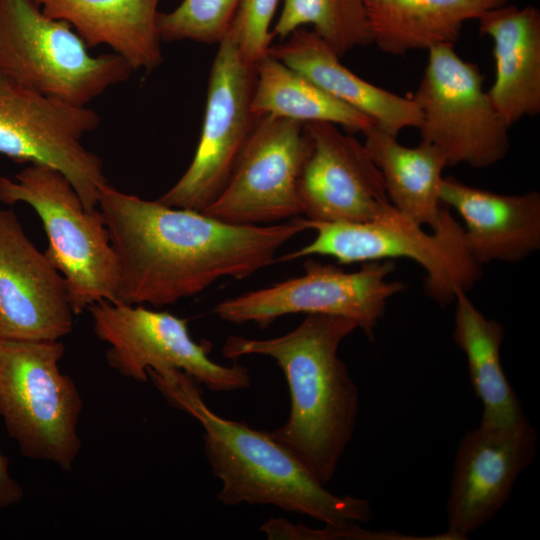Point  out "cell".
<instances>
[{
  "label": "cell",
  "instance_id": "obj_1",
  "mask_svg": "<svg viewBox=\"0 0 540 540\" xmlns=\"http://www.w3.org/2000/svg\"><path fill=\"white\" fill-rule=\"evenodd\" d=\"M97 207L119 266L116 303L131 305L162 307L199 294L223 277L246 278L270 265L282 245L307 230L301 218L231 224L144 200L108 182L99 188Z\"/></svg>",
  "mask_w": 540,
  "mask_h": 540
},
{
  "label": "cell",
  "instance_id": "obj_2",
  "mask_svg": "<svg viewBox=\"0 0 540 540\" xmlns=\"http://www.w3.org/2000/svg\"><path fill=\"white\" fill-rule=\"evenodd\" d=\"M357 328L346 317L307 314L284 335L270 339L232 335L222 348L226 358L262 355L281 368L290 391V413L269 433L324 485L334 477L356 426L359 392L338 349Z\"/></svg>",
  "mask_w": 540,
  "mask_h": 540
},
{
  "label": "cell",
  "instance_id": "obj_3",
  "mask_svg": "<svg viewBox=\"0 0 540 540\" xmlns=\"http://www.w3.org/2000/svg\"><path fill=\"white\" fill-rule=\"evenodd\" d=\"M147 375L168 403L203 428L206 458L221 482L217 497L223 504L272 505L331 525L372 517L366 499L331 493L269 432L213 412L202 398L200 384L185 372L148 370Z\"/></svg>",
  "mask_w": 540,
  "mask_h": 540
},
{
  "label": "cell",
  "instance_id": "obj_4",
  "mask_svg": "<svg viewBox=\"0 0 540 540\" xmlns=\"http://www.w3.org/2000/svg\"><path fill=\"white\" fill-rule=\"evenodd\" d=\"M0 202L25 203L40 218L48 238L44 253L66 281L74 314L101 301L116 303L119 266L105 218L99 208L84 206L62 173L28 164L14 178L0 176Z\"/></svg>",
  "mask_w": 540,
  "mask_h": 540
},
{
  "label": "cell",
  "instance_id": "obj_5",
  "mask_svg": "<svg viewBox=\"0 0 540 540\" xmlns=\"http://www.w3.org/2000/svg\"><path fill=\"white\" fill-rule=\"evenodd\" d=\"M58 341L0 339V417L21 454L69 471L81 450L83 401L61 372Z\"/></svg>",
  "mask_w": 540,
  "mask_h": 540
},
{
  "label": "cell",
  "instance_id": "obj_6",
  "mask_svg": "<svg viewBox=\"0 0 540 540\" xmlns=\"http://www.w3.org/2000/svg\"><path fill=\"white\" fill-rule=\"evenodd\" d=\"M315 239L297 251L277 259L330 256L340 264L408 258L426 271V289L440 304L455 299L459 291L469 290L480 277V266L469 253L464 229L447 207L438 226L424 231L390 203L367 222H324L302 218Z\"/></svg>",
  "mask_w": 540,
  "mask_h": 540
},
{
  "label": "cell",
  "instance_id": "obj_7",
  "mask_svg": "<svg viewBox=\"0 0 540 540\" xmlns=\"http://www.w3.org/2000/svg\"><path fill=\"white\" fill-rule=\"evenodd\" d=\"M132 72L115 53L92 55L69 24L47 16L33 0H0V77L87 106Z\"/></svg>",
  "mask_w": 540,
  "mask_h": 540
},
{
  "label": "cell",
  "instance_id": "obj_8",
  "mask_svg": "<svg viewBox=\"0 0 540 540\" xmlns=\"http://www.w3.org/2000/svg\"><path fill=\"white\" fill-rule=\"evenodd\" d=\"M414 94L421 113L422 141L438 148L448 166L489 167L509 149L510 126L484 90L479 68L463 60L454 45L430 48Z\"/></svg>",
  "mask_w": 540,
  "mask_h": 540
},
{
  "label": "cell",
  "instance_id": "obj_9",
  "mask_svg": "<svg viewBox=\"0 0 540 540\" xmlns=\"http://www.w3.org/2000/svg\"><path fill=\"white\" fill-rule=\"evenodd\" d=\"M100 125V116L0 77V154L62 173L87 209L98 205L107 183L103 162L82 143Z\"/></svg>",
  "mask_w": 540,
  "mask_h": 540
},
{
  "label": "cell",
  "instance_id": "obj_10",
  "mask_svg": "<svg viewBox=\"0 0 540 540\" xmlns=\"http://www.w3.org/2000/svg\"><path fill=\"white\" fill-rule=\"evenodd\" d=\"M96 336L109 344L108 364L122 376L139 382L147 371L177 369L214 392H232L250 386L248 369L224 366L209 357V343L194 341L188 320L142 304L101 301L88 309Z\"/></svg>",
  "mask_w": 540,
  "mask_h": 540
},
{
  "label": "cell",
  "instance_id": "obj_11",
  "mask_svg": "<svg viewBox=\"0 0 540 540\" xmlns=\"http://www.w3.org/2000/svg\"><path fill=\"white\" fill-rule=\"evenodd\" d=\"M255 65L229 33L218 43L193 160L158 202L202 213L222 193L257 119L251 110Z\"/></svg>",
  "mask_w": 540,
  "mask_h": 540
},
{
  "label": "cell",
  "instance_id": "obj_12",
  "mask_svg": "<svg viewBox=\"0 0 540 540\" xmlns=\"http://www.w3.org/2000/svg\"><path fill=\"white\" fill-rule=\"evenodd\" d=\"M393 270L390 260L365 262L355 272L309 260L303 275L221 301L214 312L224 321L261 328L287 314L342 316L371 339L388 299L404 288L386 279Z\"/></svg>",
  "mask_w": 540,
  "mask_h": 540
},
{
  "label": "cell",
  "instance_id": "obj_13",
  "mask_svg": "<svg viewBox=\"0 0 540 540\" xmlns=\"http://www.w3.org/2000/svg\"><path fill=\"white\" fill-rule=\"evenodd\" d=\"M311 149L304 123L258 117L225 188L202 213L237 225L303 214L299 186Z\"/></svg>",
  "mask_w": 540,
  "mask_h": 540
},
{
  "label": "cell",
  "instance_id": "obj_14",
  "mask_svg": "<svg viewBox=\"0 0 540 540\" xmlns=\"http://www.w3.org/2000/svg\"><path fill=\"white\" fill-rule=\"evenodd\" d=\"M537 433L528 419L507 427L479 424L458 444L447 499L450 540H463L506 504L521 473L537 452Z\"/></svg>",
  "mask_w": 540,
  "mask_h": 540
},
{
  "label": "cell",
  "instance_id": "obj_15",
  "mask_svg": "<svg viewBox=\"0 0 540 540\" xmlns=\"http://www.w3.org/2000/svg\"><path fill=\"white\" fill-rule=\"evenodd\" d=\"M67 284L17 215L0 209V339L58 341L73 329Z\"/></svg>",
  "mask_w": 540,
  "mask_h": 540
},
{
  "label": "cell",
  "instance_id": "obj_16",
  "mask_svg": "<svg viewBox=\"0 0 540 540\" xmlns=\"http://www.w3.org/2000/svg\"><path fill=\"white\" fill-rule=\"evenodd\" d=\"M312 149L300 178L306 219L367 222L389 202L382 175L363 143L338 126L304 123Z\"/></svg>",
  "mask_w": 540,
  "mask_h": 540
},
{
  "label": "cell",
  "instance_id": "obj_17",
  "mask_svg": "<svg viewBox=\"0 0 540 540\" xmlns=\"http://www.w3.org/2000/svg\"><path fill=\"white\" fill-rule=\"evenodd\" d=\"M439 198L465 223L467 248L481 266L519 262L540 247V194H498L443 177Z\"/></svg>",
  "mask_w": 540,
  "mask_h": 540
},
{
  "label": "cell",
  "instance_id": "obj_18",
  "mask_svg": "<svg viewBox=\"0 0 540 540\" xmlns=\"http://www.w3.org/2000/svg\"><path fill=\"white\" fill-rule=\"evenodd\" d=\"M268 54L394 136L420 126L421 113L413 98L380 88L353 73L312 29H296L281 43L272 44Z\"/></svg>",
  "mask_w": 540,
  "mask_h": 540
},
{
  "label": "cell",
  "instance_id": "obj_19",
  "mask_svg": "<svg viewBox=\"0 0 540 540\" xmlns=\"http://www.w3.org/2000/svg\"><path fill=\"white\" fill-rule=\"evenodd\" d=\"M479 33L493 41L495 78L488 96L511 127L540 113V11L506 4L478 19Z\"/></svg>",
  "mask_w": 540,
  "mask_h": 540
},
{
  "label": "cell",
  "instance_id": "obj_20",
  "mask_svg": "<svg viewBox=\"0 0 540 540\" xmlns=\"http://www.w3.org/2000/svg\"><path fill=\"white\" fill-rule=\"evenodd\" d=\"M47 16L66 22L88 48L108 46L133 69L149 73L163 61L160 0H33Z\"/></svg>",
  "mask_w": 540,
  "mask_h": 540
},
{
  "label": "cell",
  "instance_id": "obj_21",
  "mask_svg": "<svg viewBox=\"0 0 540 540\" xmlns=\"http://www.w3.org/2000/svg\"><path fill=\"white\" fill-rule=\"evenodd\" d=\"M511 0H364L372 43L388 54L454 45L465 22Z\"/></svg>",
  "mask_w": 540,
  "mask_h": 540
},
{
  "label": "cell",
  "instance_id": "obj_22",
  "mask_svg": "<svg viewBox=\"0 0 540 540\" xmlns=\"http://www.w3.org/2000/svg\"><path fill=\"white\" fill-rule=\"evenodd\" d=\"M362 134L390 204L418 225L434 230L445 208L439 198L442 172L448 166L443 153L424 141L415 147L404 146L397 136L375 124Z\"/></svg>",
  "mask_w": 540,
  "mask_h": 540
},
{
  "label": "cell",
  "instance_id": "obj_23",
  "mask_svg": "<svg viewBox=\"0 0 540 540\" xmlns=\"http://www.w3.org/2000/svg\"><path fill=\"white\" fill-rule=\"evenodd\" d=\"M453 336L466 356L472 387L482 404L480 423L507 427L525 419L519 398L511 387L501 364L500 348L504 327L486 318L465 291L455 295Z\"/></svg>",
  "mask_w": 540,
  "mask_h": 540
},
{
  "label": "cell",
  "instance_id": "obj_24",
  "mask_svg": "<svg viewBox=\"0 0 540 540\" xmlns=\"http://www.w3.org/2000/svg\"><path fill=\"white\" fill-rule=\"evenodd\" d=\"M255 72L251 110L256 118L331 123L350 134L363 133L375 124L270 54L256 63Z\"/></svg>",
  "mask_w": 540,
  "mask_h": 540
},
{
  "label": "cell",
  "instance_id": "obj_25",
  "mask_svg": "<svg viewBox=\"0 0 540 540\" xmlns=\"http://www.w3.org/2000/svg\"><path fill=\"white\" fill-rule=\"evenodd\" d=\"M308 25L339 57L372 44L364 0H283L271 32L283 40Z\"/></svg>",
  "mask_w": 540,
  "mask_h": 540
},
{
  "label": "cell",
  "instance_id": "obj_26",
  "mask_svg": "<svg viewBox=\"0 0 540 540\" xmlns=\"http://www.w3.org/2000/svg\"><path fill=\"white\" fill-rule=\"evenodd\" d=\"M241 1L182 0L173 10L160 12L161 40L218 44L227 34Z\"/></svg>",
  "mask_w": 540,
  "mask_h": 540
},
{
  "label": "cell",
  "instance_id": "obj_27",
  "mask_svg": "<svg viewBox=\"0 0 540 540\" xmlns=\"http://www.w3.org/2000/svg\"><path fill=\"white\" fill-rule=\"evenodd\" d=\"M280 0H242L232 20L229 33L241 54L256 64L268 54L273 35L271 22Z\"/></svg>",
  "mask_w": 540,
  "mask_h": 540
},
{
  "label": "cell",
  "instance_id": "obj_28",
  "mask_svg": "<svg viewBox=\"0 0 540 540\" xmlns=\"http://www.w3.org/2000/svg\"><path fill=\"white\" fill-rule=\"evenodd\" d=\"M267 539L271 540H338V539H417L389 532H373L362 529L357 523L346 525L325 524L324 528L313 529L304 524H294L283 518H270L261 527Z\"/></svg>",
  "mask_w": 540,
  "mask_h": 540
},
{
  "label": "cell",
  "instance_id": "obj_29",
  "mask_svg": "<svg viewBox=\"0 0 540 540\" xmlns=\"http://www.w3.org/2000/svg\"><path fill=\"white\" fill-rule=\"evenodd\" d=\"M23 495L21 485L10 474L7 457L0 451V509L19 504Z\"/></svg>",
  "mask_w": 540,
  "mask_h": 540
}]
</instances>
